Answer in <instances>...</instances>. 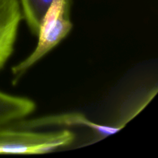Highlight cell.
<instances>
[{"label":"cell","instance_id":"6da1fadb","mask_svg":"<svg viewBox=\"0 0 158 158\" xmlns=\"http://www.w3.org/2000/svg\"><path fill=\"white\" fill-rule=\"evenodd\" d=\"M71 0H53L43 15L39 27L38 42L35 49L12 68V82L19 80L34 65L54 49L70 32Z\"/></svg>","mask_w":158,"mask_h":158},{"label":"cell","instance_id":"7a4b0ae2","mask_svg":"<svg viewBox=\"0 0 158 158\" xmlns=\"http://www.w3.org/2000/svg\"><path fill=\"white\" fill-rule=\"evenodd\" d=\"M74 140L75 134L67 129L42 132L3 127L0 128V154H48L69 146Z\"/></svg>","mask_w":158,"mask_h":158},{"label":"cell","instance_id":"3957f363","mask_svg":"<svg viewBox=\"0 0 158 158\" xmlns=\"http://www.w3.org/2000/svg\"><path fill=\"white\" fill-rule=\"evenodd\" d=\"M9 127L19 129L38 131L46 127H86L95 133L97 137L103 139L120 131L115 125H102L94 123L83 114L78 112L65 113L55 115L43 116L35 118L22 119L14 122Z\"/></svg>","mask_w":158,"mask_h":158},{"label":"cell","instance_id":"277c9868","mask_svg":"<svg viewBox=\"0 0 158 158\" xmlns=\"http://www.w3.org/2000/svg\"><path fill=\"white\" fill-rule=\"evenodd\" d=\"M22 19L19 0H0V70L13 52Z\"/></svg>","mask_w":158,"mask_h":158},{"label":"cell","instance_id":"5b68a950","mask_svg":"<svg viewBox=\"0 0 158 158\" xmlns=\"http://www.w3.org/2000/svg\"><path fill=\"white\" fill-rule=\"evenodd\" d=\"M35 110V103L31 99L0 90V128L27 118Z\"/></svg>","mask_w":158,"mask_h":158},{"label":"cell","instance_id":"8992f818","mask_svg":"<svg viewBox=\"0 0 158 158\" xmlns=\"http://www.w3.org/2000/svg\"><path fill=\"white\" fill-rule=\"evenodd\" d=\"M157 93V87H151L145 90H141L131 96L122 106L119 111L117 118V122L113 125H115L120 130L125 125L136 117L139 113L144 109L147 105L152 100L154 96Z\"/></svg>","mask_w":158,"mask_h":158},{"label":"cell","instance_id":"52a82bcc","mask_svg":"<svg viewBox=\"0 0 158 158\" xmlns=\"http://www.w3.org/2000/svg\"><path fill=\"white\" fill-rule=\"evenodd\" d=\"M52 2L53 0H19L23 19L34 35L38 33L40 22Z\"/></svg>","mask_w":158,"mask_h":158}]
</instances>
